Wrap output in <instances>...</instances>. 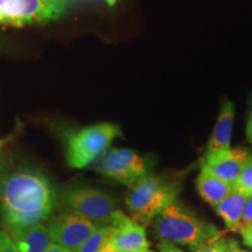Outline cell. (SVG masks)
<instances>
[{
  "mask_svg": "<svg viewBox=\"0 0 252 252\" xmlns=\"http://www.w3.org/2000/svg\"><path fill=\"white\" fill-rule=\"evenodd\" d=\"M196 187L203 200L214 208L235 190L234 186L220 180L203 169H201L197 176Z\"/></svg>",
  "mask_w": 252,
  "mask_h": 252,
  "instance_id": "5bb4252c",
  "label": "cell"
},
{
  "mask_svg": "<svg viewBox=\"0 0 252 252\" xmlns=\"http://www.w3.org/2000/svg\"><path fill=\"white\" fill-rule=\"evenodd\" d=\"M225 243L226 238L223 237V235L219 232L214 237L204 242L203 244L198 245L196 249H194V252H223Z\"/></svg>",
  "mask_w": 252,
  "mask_h": 252,
  "instance_id": "e0dca14e",
  "label": "cell"
},
{
  "mask_svg": "<svg viewBox=\"0 0 252 252\" xmlns=\"http://www.w3.org/2000/svg\"><path fill=\"white\" fill-rule=\"evenodd\" d=\"M99 226L80 214L67 212L53 219L48 229L53 243L74 252L81 247Z\"/></svg>",
  "mask_w": 252,
  "mask_h": 252,
  "instance_id": "ba28073f",
  "label": "cell"
},
{
  "mask_svg": "<svg viewBox=\"0 0 252 252\" xmlns=\"http://www.w3.org/2000/svg\"><path fill=\"white\" fill-rule=\"evenodd\" d=\"M234 119L235 105L228 98H225L220 104L219 117H217L213 133L210 135V139L208 141L204 157H212L230 150Z\"/></svg>",
  "mask_w": 252,
  "mask_h": 252,
  "instance_id": "8fae6325",
  "label": "cell"
},
{
  "mask_svg": "<svg viewBox=\"0 0 252 252\" xmlns=\"http://www.w3.org/2000/svg\"><path fill=\"white\" fill-rule=\"evenodd\" d=\"M99 252H154L151 250L146 230L140 223L123 215L113 226Z\"/></svg>",
  "mask_w": 252,
  "mask_h": 252,
  "instance_id": "9c48e42d",
  "label": "cell"
},
{
  "mask_svg": "<svg viewBox=\"0 0 252 252\" xmlns=\"http://www.w3.org/2000/svg\"><path fill=\"white\" fill-rule=\"evenodd\" d=\"M250 224H252V194L249 195L247 204H245V209L243 213V217H242L241 231H239V234H241V232Z\"/></svg>",
  "mask_w": 252,
  "mask_h": 252,
  "instance_id": "d6986e66",
  "label": "cell"
},
{
  "mask_svg": "<svg viewBox=\"0 0 252 252\" xmlns=\"http://www.w3.org/2000/svg\"><path fill=\"white\" fill-rule=\"evenodd\" d=\"M94 162V168L100 174L130 187L149 174L144 158L128 149H108Z\"/></svg>",
  "mask_w": 252,
  "mask_h": 252,
  "instance_id": "52a82bcc",
  "label": "cell"
},
{
  "mask_svg": "<svg viewBox=\"0 0 252 252\" xmlns=\"http://www.w3.org/2000/svg\"><path fill=\"white\" fill-rule=\"evenodd\" d=\"M121 127L113 123H98L72 132L65 143V161L71 168H86L102 156L116 138Z\"/></svg>",
  "mask_w": 252,
  "mask_h": 252,
  "instance_id": "5b68a950",
  "label": "cell"
},
{
  "mask_svg": "<svg viewBox=\"0 0 252 252\" xmlns=\"http://www.w3.org/2000/svg\"><path fill=\"white\" fill-rule=\"evenodd\" d=\"M43 252H70V251L67 250V249L60 247V245H58V244L52 243Z\"/></svg>",
  "mask_w": 252,
  "mask_h": 252,
  "instance_id": "cb8c5ba5",
  "label": "cell"
},
{
  "mask_svg": "<svg viewBox=\"0 0 252 252\" xmlns=\"http://www.w3.org/2000/svg\"><path fill=\"white\" fill-rule=\"evenodd\" d=\"M0 252H18L13 239L4 230H0Z\"/></svg>",
  "mask_w": 252,
  "mask_h": 252,
  "instance_id": "ac0fdd59",
  "label": "cell"
},
{
  "mask_svg": "<svg viewBox=\"0 0 252 252\" xmlns=\"http://www.w3.org/2000/svg\"><path fill=\"white\" fill-rule=\"evenodd\" d=\"M0 149H1V141H0Z\"/></svg>",
  "mask_w": 252,
  "mask_h": 252,
  "instance_id": "d4e9b609",
  "label": "cell"
},
{
  "mask_svg": "<svg viewBox=\"0 0 252 252\" xmlns=\"http://www.w3.org/2000/svg\"><path fill=\"white\" fill-rule=\"evenodd\" d=\"M9 232L18 252H43L53 243L48 229L41 223L21 226Z\"/></svg>",
  "mask_w": 252,
  "mask_h": 252,
  "instance_id": "7c38bea8",
  "label": "cell"
},
{
  "mask_svg": "<svg viewBox=\"0 0 252 252\" xmlns=\"http://www.w3.org/2000/svg\"><path fill=\"white\" fill-rule=\"evenodd\" d=\"M250 154L243 149H230L212 157H204L202 169L235 187L239 174Z\"/></svg>",
  "mask_w": 252,
  "mask_h": 252,
  "instance_id": "30bf717a",
  "label": "cell"
},
{
  "mask_svg": "<svg viewBox=\"0 0 252 252\" xmlns=\"http://www.w3.org/2000/svg\"><path fill=\"white\" fill-rule=\"evenodd\" d=\"M242 237H243V242L247 247L252 249V224L247 226L243 231L241 232Z\"/></svg>",
  "mask_w": 252,
  "mask_h": 252,
  "instance_id": "7402d4cb",
  "label": "cell"
},
{
  "mask_svg": "<svg viewBox=\"0 0 252 252\" xmlns=\"http://www.w3.org/2000/svg\"><path fill=\"white\" fill-rule=\"evenodd\" d=\"M158 252H184L179 249L175 244L169 243V242H162L158 245Z\"/></svg>",
  "mask_w": 252,
  "mask_h": 252,
  "instance_id": "44dd1931",
  "label": "cell"
},
{
  "mask_svg": "<svg viewBox=\"0 0 252 252\" xmlns=\"http://www.w3.org/2000/svg\"><path fill=\"white\" fill-rule=\"evenodd\" d=\"M248 197V194L234 190L215 207L217 215L224 220L226 228L230 231H241L242 217H243Z\"/></svg>",
  "mask_w": 252,
  "mask_h": 252,
  "instance_id": "4fadbf2b",
  "label": "cell"
},
{
  "mask_svg": "<svg viewBox=\"0 0 252 252\" xmlns=\"http://www.w3.org/2000/svg\"><path fill=\"white\" fill-rule=\"evenodd\" d=\"M60 202L67 212L86 216L98 226H115L124 213L117 210V202L111 195L88 186L64 188Z\"/></svg>",
  "mask_w": 252,
  "mask_h": 252,
  "instance_id": "277c9868",
  "label": "cell"
},
{
  "mask_svg": "<svg viewBox=\"0 0 252 252\" xmlns=\"http://www.w3.org/2000/svg\"><path fill=\"white\" fill-rule=\"evenodd\" d=\"M247 138L248 140L252 144V102H251V108H250V112H249L248 123H247Z\"/></svg>",
  "mask_w": 252,
  "mask_h": 252,
  "instance_id": "603a6c76",
  "label": "cell"
},
{
  "mask_svg": "<svg viewBox=\"0 0 252 252\" xmlns=\"http://www.w3.org/2000/svg\"><path fill=\"white\" fill-rule=\"evenodd\" d=\"M223 252H248V251L243 250L236 239L228 238L226 239L225 247H224V249H223Z\"/></svg>",
  "mask_w": 252,
  "mask_h": 252,
  "instance_id": "ffe728a7",
  "label": "cell"
},
{
  "mask_svg": "<svg viewBox=\"0 0 252 252\" xmlns=\"http://www.w3.org/2000/svg\"><path fill=\"white\" fill-rule=\"evenodd\" d=\"M153 228L160 241L196 249L219 234L212 223L204 222L193 210L173 202L153 220Z\"/></svg>",
  "mask_w": 252,
  "mask_h": 252,
  "instance_id": "7a4b0ae2",
  "label": "cell"
},
{
  "mask_svg": "<svg viewBox=\"0 0 252 252\" xmlns=\"http://www.w3.org/2000/svg\"><path fill=\"white\" fill-rule=\"evenodd\" d=\"M54 204L53 186L39 171L21 169L0 179V220L9 231L48 219Z\"/></svg>",
  "mask_w": 252,
  "mask_h": 252,
  "instance_id": "6da1fadb",
  "label": "cell"
},
{
  "mask_svg": "<svg viewBox=\"0 0 252 252\" xmlns=\"http://www.w3.org/2000/svg\"><path fill=\"white\" fill-rule=\"evenodd\" d=\"M178 187L156 175H145L131 186L125 202L135 222L147 224L176 201Z\"/></svg>",
  "mask_w": 252,
  "mask_h": 252,
  "instance_id": "3957f363",
  "label": "cell"
},
{
  "mask_svg": "<svg viewBox=\"0 0 252 252\" xmlns=\"http://www.w3.org/2000/svg\"><path fill=\"white\" fill-rule=\"evenodd\" d=\"M71 0H0L5 26L24 27L58 20Z\"/></svg>",
  "mask_w": 252,
  "mask_h": 252,
  "instance_id": "8992f818",
  "label": "cell"
},
{
  "mask_svg": "<svg viewBox=\"0 0 252 252\" xmlns=\"http://www.w3.org/2000/svg\"><path fill=\"white\" fill-rule=\"evenodd\" d=\"M235 190L248 195L252 194V156L249 157L247 163L236 181Z\"/></svg>",
  "mask_w": 252,
  "mask_h": 252,
  "instance_id": "2e32d148",
  "label": "cell"
},
{
  "mask_svg": "<svg viewBox=\"0 0 252 252\" xmlns=\"http://www.w3.org/2000/svg\"><path fill=\"white\" fill-rule=\"evenodd\" d=\"M113 226H99L89 238L84 242L81 247H78L74 252H99L104 242L108 238Z\"/></svg>",
  "mask_w": 252,
  "mask_h": 252,
  "instance_id": "9a60e30c",
  "label": "cell"
}]
</instances>
